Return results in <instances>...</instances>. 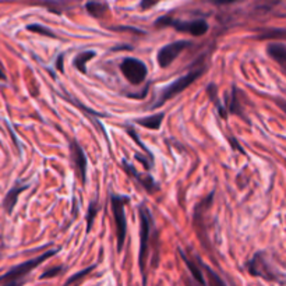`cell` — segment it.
Wrapping results in <instances>:
<instances>
[{"mask_svg": "<svg viewBox=\"0 0 286 286\" xmlns=\"http://www.w3.org/2000/svg\"><path fill=\"white\" fill-rule=\"evenodd\" d=\"M57 253V250H49L47 253H44L42 256H38L37 259L28 260L25 262L20 264L17 267L11 268L9 272H6L3 277L0 278V285H6V286H11V285H19L23 282V279L27 277L28 274L35 269V268L42 264L45 260L50 259L52 256H55Z\"/></svg>", "mask_w": 286, "mask_h": 286, "instance_id": "6da1fadb", "label": "cell"}, {"mask_svg": "<svg viewBox=\"0 0 286 286\" xmlns=\"http://www.w3.org/2000/svg\"><path fill=\"white\" fill-rule=\"evenodd\" d=\"M155 27H172L179 32H187L193 37H203L210 29V25L205 20L182 21V20H175L170 17H159L155 23Z\"/></svg>", "mask_w": 286, "mask_h": 286, "instance_id": "7a4b0ae2", "label": "cell"}, {"mask_svg": "<svg viewBox=\"0 0 286 286\" xmlns=\"http://www.w3.org/2000/svg\"><path fill=\"white\" fill-rule=\"evenodd\" d=\"M127 203H129V197L126 195H118V194L111 195V205L113 216H115V223H116L119 251L123 249L124 239H126V231H127V222H126V215H124V205Z\"/></svg>", "mask_w": 286, "mask_h": 286, "instance_id": "3957f363", "label": "cell"}, {"mask_svg": "<svg viewBox=\"0 0 286 286\" xmlns=\"http://www.w3.org/2000/svg\"><path fill=\"white\" fill-rule=\"evenodd\" d=\"M203 73H204V69H197V70H193V72H190V73L182 75L180 78H177L176 81H173V83L167 87L164 93L161 94L159 101H158L157 103H154V108H159V106H162L165 102H167L169 99H172V98H175L176 95H179L180 93H183L187 87H190V85H191L197 78H200Z\"/></svg>", "mask_w": 286, "mask_h": 286, "instance_id": "277c9868", "label": "cell"}, {"mask_svg": "<svg viewBox=\"0 0 286 286\" xmlns=\"http://www.w3.org/2000/svg\"><path fill=\"white\" fill-rule=\"evenodd\" d=\"M140 219H141V232H140V268L141 272L145 271V261H147L148 254V243H149V236L154 226L152 216L145 207H140Z\"/></svg>", "mask_w": 286, "mask_h": 286, "instance_id": "5b68a950", "label": "cell"}, {"mask_svg": "<svg viewBox=\"0 0 286 286\" xmlns=\"http://www.w3.org/2000/svg\"><path fill=\"white\" fill-rule=\"evenodd\" d=\"M120 70L126 80L133 85H140L145 81L148 74V69L144 62L136 57H126L120 63Z\"/></svg>", "mask_w": 286, "mask_h": 286, "instance_id": "8992f818", "label": "cell"}, {"mask_svg": "<svg viewBox=\"0 0 286 286\" xmlns=\"http://www.w3.org/2000/svg\"><path fill=\"white\" fill-rule=\"evenodd\" d=\"M247 269L253 277H260L265 281H281V277L262 253H257L247 262Z\"/></svg>", "mask_w": 286, "mask_h": 286, "instance_id": "52a82bcc", "label": "cell"}, {"mask_svg": "<svg viewBox=\"0 0 286 286\" xmlns=\"http://www.w3.org/2000/svg\"><path fill=\"white\" fill-rule=\"evenodd\" d=\"M187 47H190L189 41H175L172 44H167L164 48H161L157 56L159 67H162V69L169 67L173 63V60H175L176 57L180 55Z\"/></svg>", "mask_w": 286, "mask_h": 286, "instance_id": "ba28073f", "label": "cell"}, {"mask_svg": "<svg viewBox=\"0 0 286 286\" xmlns=\"http://www.w3.org/2000/svg\"><path fill=\"white\" fill-rule=\"evenodd\" d=\"M29 3L45 7L50 13L63 14L66 11L74 9V6L77 4V0H29Z\"/></svg>", "mask_w": 286, "mask_h": 286, "instance_id": "9c48e42d", "label": "cell"}, {"mask_svg": "<svg viewBox=\"0 0 286 286\" xmlns=\"http://www.w3.org/2000/svg\"><path fill=\"white\" fill-rule=\"evenodd\" d=\"M70 152H72L74 167L78 173V177L83 183H85V180H87V157L84 154V149L80 147V144L75 140L72 141V144H70Z\"/></svg>", "mask_w": 286, "mask_h": 286, "instance_id": "30bf717a", "label": "cell"}, {"mask_svg": "<svg viewBox=\"0 0 286 286\" xmlns=\"http://www.w3.org/2000/svg\"><path fill=\"white\" fill-rule=\"evenodd\" d=\"M28 185H20L17 183L16 186H13L11 189H10V191L6 194V197H4V200H3V207H4V210H6V213L11 214L13 213V210H14V207H16V204H17V200H19V195L24 190H27Z\"/></svg>", "mask_w": 286, "mask_h": 286, "instance_id": "8fae6325", "label": "cell"}, {"mask_svg": "<svg viewBox=\"0 0 286 286\" xmlns=\"http://www.w3.org/2000/svg\"><path fill=\"white\" fill-rule=\"evenodd\" d=\"M85 10L94 19H102L108 14L109 6L105 1H101V0H90L85 4Z\"/></svg>", "mask_w": 286, "mask_h": 286, "instance_id": "7c38bea8", "label": "cell"}, {"mask_svg": "<svg viewBox=\"0 0 286 286\" xmlns=\"http://www.w3.org/2000/svg\"><path fill=\"white\" fill-rule=\"evenodd\" d=\"M268 55L271 56L277 63L285 67L286 66V47L284 44H279V42H272L269 44L267 48Z\"/></svg>", "mask_w": 286, "mask_h": 286, "instance_id": "4fadbf2b", "label": "cell"}, {"mask_svg": "<svg viewBox=\"0 0 286 286\" xmlns=\"http://www.w3.org/2000/svg\"><path fill=\"white\" fill-rule=\"evenodd\" d=\"M165 118V113H157L154 116H148V118H144V119H137L136 121L139 123L140 126L145 127V129L149 130H158L162 124V120Z\"/></svg>", "mask_w": 286, "mask_h": 286, "instance_id": "5bb4252c", "label": "cell"}, {"mask_svg": "<svg viewBox=\"0 0 286 286\" xmlns=\"http://www.w3.org/2000/svg\"><path fill=\"white\" fill-rule=\"evenodd\" d=\"M179 251H180V257L183 259V261H185V264L187 265V268H189V269H190V272L193 274L194 279H195L197 282H200V284L205 285V284H207V281L204 279L203 272H201V269L198 268V264H195V262H193L190 259H187V257H186V253L183 251V250H179Z\"/></svg>", "mask_w": 286, "mask_h": 286, "instance_id": "9a60e30c", "label": "cell"}, {"mask_svg": "<svg viewBox=\"0 0 286 286\" xmlns=\"http://www.w3.org/2000/svg\"><path fill=\"white\" fill-rule=\"evenodd\" d=\"M95 52L94 50H87V52H81V53H78V55L75 56V59H74V66L81 72L83 74L87 73V62H90L91 59L95 57Z\"/></svg>", "mask_w": 286, "mask_h": 286, "instance_id": "2e32d148", "label": "cell"}, {"mask_svg": "<svg viewBox=\"0 0 286 286\" xmlns=\"http://www.w3.org/2000/svg\"><path fill=\"white\" fill-rule=\"evenodd\" d=\"M123 165H124V167H126V169H127V172L130 173V176H134L136 179H139V182L141 183V185H143V187H144V189H147L149 193H152V191H154V187H152V186H154V180H152L149 176H148L147 179H144V177H141V175H140L139 172H136V169H134L133 167L127 165L126 162H124Z\"/></svg>", "mask_w": 286, "mask_h": 286, "instance_id": "e0dca14e", "label": "cell"}, {"mask_svg": "<svg viewBox=\"0 0 286 286\" xmlns=\"http://www.w3.org/2000/svg\"><path fill=\"white\" fill-rule=\"evenodd\" d=\"M259 39H286V28L265 29L259 35Z\"/></svg>", "mask_w": 286, "mask_h": 286, "instance_id": "ac0fdd59", "label": "cell"}, {"mask_svg": "<svg viewBox=\"0 0 286 286\" xmlns=\"http://www.w3.org/2000/svg\"><path fill=\"white\" fill-rule=\"evenodd\" d=\"M228 111L231 112L232 115L243 116V111H241V106H240L239 99H238V90H236V87H233V88H232V98H231V101H229Z\"/></svg>", "mask_w": 286, "mask_h": 286, "instance_id": "d6986e66", "label": "cell"}, {"mask_svg": "<svg viewBox=\"0 0 286 286\" xmlns=\"http://www.w3.org/2000/svg\"><path fill=\"white\" fill-rule=\"evenodd\" d=\"M28 31L31 32H35V34H39V35H44V37L49 38H56V34L50 29V28L45 27V25H41V24H31V25H27Z\"/></svg>", "mask_w": 286, "mask_h": 286, "instance_id": "ffe728a7", "label": "cell"}, {"mask_svg": "<svg viewBox=\"0 0 286 286\" xmlns=\"http://www.w3.org/2000/svg\"><path fill=\"white\" fill-rule=\"evenodd\" d=\"M98 211H99L98 203L93 201V203L90 204V207H88V214H87V232L91 231V226H93L95 216L98 215Z\"/></svg>", "mask_w": 286, "mask_h": 286, "instance_id": "44dd1931", "label": "cell"}, {"mask_svg": "<svg viewBox=\"0 0 286 286\" xmlns=\"http://www.w3.org/2000/svg\"><path fill=\"white\" fill-rule=\"evenodd\" d=\"M93 269H95V265H91V267L85 268V269H83V271H80L78 274H75L74 277L69 278L67 281H66V285H73V284H78L83 278H85Z\"/></svg>", "mask_w": 286, "mask_h": 286, "instance_id": "7402d4cb", "label": "cell"}, {"mask_svg": "<svg viewBox=\"0 0 286 286\" xmlns=\"http://www.w3.org/2000/svg\"><path fill=\"white\" fill-rule=\"evenodd\" d=\"M65 269V267H55V268H50V269H48L45 271L42 275H41V279H49V278H53L57 277L62 271Z\"/></svg>", "mask_w": 286, "mask_h": 286, "instance_id": "603a6c76", "label": "cell"}, {"mask_svg": "<svg viewBox=\"0 0 286 286\" xmlns=\"http://www.w3.org/2000/svg\"><path fill=\"white\" fill-rule=\"evenodd\" d=\"M161 0H141L140 1V9L141 10H148L151 7H154L155 4H158Z\"/></svg>", "mask_w": 286, "mask_h": 286, "instance_id": "cb8c5ba5", "label": "cell"}, {"mask_svg": "<svg viewBox=\"0 0 286 286\" xmlns=\"http://www.w3.org/2000/svg\"><path fill=\"white\" fill-rule=\"evenodd\" d=\"M210 3H213L215 6H229V4H233L236 1H240V0H207Z\"/></svg>", "mask_w": 286, "mask_h": 286, "instance_id": "d4e9b609", "label": "cell"}, {"mask_svg": "<svg viewBox=\"0 0 286 286\" xmlns=\"http://www.w3.org/2000/svg\"><path fill=\"white\" fill-rule=\"evenodd\" d=\"M277 103L279 105V108L286 113V101H281V99H277Z\"/></svg>", "mask_w": 286, "mask_h": 286, "instance_id": "484cf974", "label": "cell"}, {"mask_svg": "<svg viewBox=\"0 0 286 286\" xmlns=\"http://www.w3.org/2000/svg\"><path fill=\"white\" fill-rule=\"evenodd\" d=\"M62 59H63V56H60V57H59V60H57V67H59V70H60V72H63V67H62Z\"/></svg>", "mask_w": 286, "mask_h": 286, "instance_id": "4316f807", "label": "cell"}, {"mask_svg": "<svg viewBox=\"0 0 286 286\" xmlns=\"http://www.w3.org/2000/svg\"><path fill=\"white\" fill-rule=\"evenodd\" d=\"M4 78H6V75H4V72H3L1 66H0V80H4Z\"/></svg>", "mask_w": 286, "mask_h": 286, "instance_id": "83f0119b", "label": "cell"}, {"mask_svg": "<svg viewBox=\"0 0 286 286\" xmlns=\"http://www.w3.org/2000/svg\"><path fill=\"white\" fill-rule=\"evenodd\" d=\"M281 16H286V6H285V11H284V13H281Z\"/></svg>", "mask_w": 286, "mask_h": 286, "instance_id": "f1b7e54d", "label": "cell"}, {"mask_svg": "<svg viewBox=\"0 0 286 286\" xmlns=\"http://www.w3.org/2000/svg\"><path fill=\"white\" fill-rule=\"evenodd\" d=\"M284 69H285V72H286V66H285V67H284Z\"/></svg>", "mask_w": 286, "mask_h": 286, "instance_id": "f546056e", "label": "cell"}]
</instances>
